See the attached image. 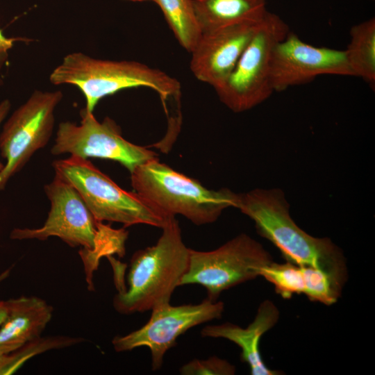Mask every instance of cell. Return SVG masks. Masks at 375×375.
Returning a JSON list of instances; mask_svg holds the SVG:
<instances>
[{"label":"cell","mask_w":375,"mask_h":375,"mask_svg":"<svg viewBox=\"0 0 375 375\" xmlns=\"http://www.w3.org/2000/svg\"><path fill=\"white\" fill-rule=\"evenodd\" d=\"M157 242L135 251L130 260L127 288L115 295V310L123 315L144 312L170 303L187 271L190 248L185 244L178 222L167 219Z\"/></svg>","instance_id":"7a4b0ae2"},{"label":"cell","mask_w":375,"mask_h":375,"mask_svg":"<svg viewBox=\"0 0 375 375\" xmlns=\"http://www.w3.org/2000/svg\"><path fill=\"white\" fill-rule=\"evenodd\" d=\"M353 76L361 78L370 86L375 85V19L353 25L350 42L344 50Z\"/></svg>","instance_id":"e0dca14e"},{"label":"cell","mask_w":375,"mask_h":375,"mask_svg":"<svg viewBox=\"0 0 375 375\" xmlns=\"http://www.w3.org/2000/svg\"><path fill=\"white\" fill-rule=\"evenodd\" d=\"M203 33L262 18L267 0H192Z\"/></svg>","instance_id":"2e32d148"},{"label":"cell","mask_w":375,"mask_h":375,"mask_svg":"<svg viewBox=\"0 0 375 375\" xmlns=\"http://www.w3.org/2000/svg\"><path fill=\"white\" fill-rule=\"evenodd\" d=\"M271 283L276 292L283 299H290L294 294H303V276L301 265L290 262L270 263L259 269V276Z\"/></svg>","instance_id":"44dd1931"},{"label":"cell","mask_w":375,"mask_h":375,"mask_svg":"<svg viewBox=\"0 0 375 375\" xmlns=\"http://www.w3.org/2000/svg\"><path fill=\"white\" fill-rule=\"evenodd\" d=\"M56 174L78 191L95 219L122 224L125 227L147 224L162 228L167 219L134 192L118 186L90 160L70 156L53 162Z\"/></svg>","instance_id":"5b68a950"},{"label":"cell","mask_w":375,"mask_h":375,"mask_svg":"<svg viewBox=\"0 0 375 375\" xmlns=\"http://www.w3.org/2000/svg\"><path fill=\"white\" fill-rule=\"evenodd\" d=\"M12 267H10L0 274V283L8 277Z\"/></svg>","instance_id":"484cf974"},{"label":"cell","mask_w":375,"mask_h":375,"mask_svg":"<svg viewBox=\"0 0 375 375\" xmlns=\"http://www.w3.org/2000/svg\"><path fill=\"white\" fill-rule=\"evenodd\" d=\"M279 318L276 306L265 300L259 306L253 321L246 328L226 322L208 325L201 331L203 337L226 339L241 349L240 358L249 367L252 375H278L282 373L269 369L264 362L260 351L262 336L275 326Z\"/></svg>","instance_id":"5bb4252c"},{"label":"cell","mask_w":375,"mask_h":375,"mask_svg":"<svg viewBox=\"0 0 375 375\" xmlns=\"http://www.w3.org/2000/svg\"><path fill=\"white\" fill-rule=\"evenodd\" d=\"M272 261L259 242L240 233L214 250L190 249L180 286L200 285L206 290L208 299L217 301L224 290L259 276V269Z\"/></svg>","instance_id":"52a82bcc"},{"label":"cell","mask_w":375,"mask_h":375,"mask_svg":"<svg viewBox=\"0 0 375 375\" xmlns=\"http://www.w3.org/2000/svg\"><path fill=\"white\" fill-rule=\"evenodd\" d=\"M8 312L6 301L0 300V326L5 320Z\"/></svg>","instance_id":"d4e9b609"},{"label":"cell","mask_w":375,"mask_h":375,"mask_svg":"<svg viewBox=\"0 0 375 375\" xmlns=\"http://www.w3.org/2000/svg\"><path fill=\"white\" fill-rule=\"evenodd\" d=\"M49 81L53 85L77 87L85 99V108L91 112L101 99L124 89L150 88L164 104L181 92L180 83L160 69L137 61L103 60L82 52L66 55L51 73Z\"/></svg>","instance_id":"277c9868"},{"label":"cell","mask_w":375,"mask_h":375,"mask_svg":"<svg viewBox=\"0 0 375 375\" xmlns=\"http://www.w3.org/2000/svg\"><path fill=\"white\" fill-rule=\"evenodd\" d=\"M5 354H0V364L3 361V357Z\"/></svg>","instance_id":"83f0119b"},{"label":"cell","mask_w":375,"mask_h":375,"mask_svg":"<svg viewBox=\"0 0 375 375\" xmlns=\"http://www.w3.org/2000/svg\"><path fill=\"white\" fill-rule=\"evenodd\" d=\"M6 301L8 312L0 326V354L10 353L40 338L53 312L52 306L35 296Z\"/></svg>","instance_id":"9a60e30c"},{"label":"cell","mask_w":375,"mask_h":375,"mask_svg":"<svg viewBox=\"0 0 375 375\" xmlns=\"http://www.w3.org/2000/svg\"><path fill=\"white\" fill-rule=\"evenodd\" d=\"M24 38H7L0 29V69L6 63L8 58V52L12 47L14 42Z\"/></svg>","instance_id":"603a6c76"},{"label":"cell","mask_w":375,"mask_h":375,"mask_svg":"<svg viewBox=\"0 0 375 375\" xmlns=\"http://www.w3.org/2000/svg\"><path fill=\"white\" fill-rule=\"evenodd\" d=\"M278 15L267 11L256 33L228 77L215 89L219 100L234 112L249 110L274 92L271 62L276 44L289 33Z\"/></svg>","instance_id":"8992f818"},{"label":"cell","mask_w":375,"mask_h":375,"mask_svg":"<svg viewBox=\"0 0 375 375\" xmlns=\"http://www.w3.org/2000/svg\"><path fill=\"white\" fill-rule=\"evenodd\" d=\"M44 191L51 208L43 226L15 228L10 238L45 240L53 236L70 247L82 246L85 251H94L101 237L102 223L95 219L78 191L58 174L44 186Z\"/></svg>","instance_id":"30bf717a"},{"label":"cell","mask_w":375,"mask_h":375,"mask_svg":"<svg viewBox=\"0 0 375 375\" xmlns=\"http://www.w3.org/2000/svg\"><path fill=\"white\" fill-rule=\"evenodd\" d=\"M62 98L60 90H36L5 123L0 134L1 156L6 159L0 171V190L48 144L55 125V110Z\"/></svg>","instance_id":"ba28073f"},{"label":"cell","mask_w":375,"mask_h":375,"mask_svg":"<svg viewBox=\"0 0 375 375\" xmlns=\"http://www.w3.org/2000/svg\"><path fill=\"white\" fill-rule=\"evenodd\" d=\"M85 341V339L83 338L65 335L40 337L10 353L5 354L3 361L0 364V375L15 373L28 360L36 355L52 349L76 345Z\"/></svg>","instance_id":"d6986e66"},{"label":"cell","mask_w":375,"mask_h":375,"mask_svg":"<svg viewBox=\"0 0 375 375\" xmlns=\"http://www.w3.org/2000/svg\"><path fill=\"white\" fill-rule=\"evenodd\" d=\"M80 115L79 124L69 121L60 123L51 149L53 155L69 153L85 159L111 160L130 173L145 162L157 158L154 151L124 139L120 127L110 117L99 122L85 108L81 110Z\"/></svg>","instance_id":"9c48e42d"},{"label":"cell","mask_w":375,"mask_h":375,"mask_svg":"<svg viewBox=\"0 0 375 375\" xmlns=\"http://www.w3.org/2000/svg\"><path fill=\"white\" fill-rule=\"evenodd\" d=\"M322 75L353 76L344 50L309 44L290 31L274 47L270 76L274 92Z\"/></svg>","instance_id":"7c38bea8"},{"label":"cell","mask_w":375,"mask_h":375,"mask_svg":"<svg viewBox=\"0 0 375 375\" xmlns=\"http://www.w3.org/2000/svg\"><path fill=\"white\" fill-rule=\"evenodd\" d=\"M131 181L135 192L165 219L180 215L203 225L217 221L225 209L235 208L238 193L228 188L210 190L158 158L135 167Z\"/></svg>","instance_id":"3957f363"},{"label":"cell","mask_w":375,"mask_h":375,"mask_svg":"<svg viewBox=\"0 0 375 375\" xmlns=\"http://www.w3.org/2000/svg\"><path fill=\"white\" fill-rule=\"evenodd\" d=\"M222 301L203 300L197 304H165L152 309L148 322L140 328L112 340L115 351H131L146 347L151 355L152 370L159 369L167 351L176 344L177 338L188 330L219 319L224 312Z\"/></svg>","instance_id":"8fae6325"},{"label":"cell","mask_w":375,"mask_h":375,"mask_svg":"<svg viewBox=\"0 0 375 375\" xmlns=\"http://www.w3.org/2000/svg\"><path fill=\"white\" fill-rule=\"evenodd\" d=\"M301 267L304 282L303 294L310 301L326 306L335 303L342 294L345 282L321 269L311 266Z\"/></svg>","instance_id":"ffe728a7"},{"label":"cell","mask_w":375,"mask_h":375,"mask_svg":"<svg viewBox=\"0 0 375 375\" xmlns=\"http://www.w3.org/2000/svg\"><path fill=\"white\" fill-rule=\"evenodd\" d=\"M126 1H139V2H141V1H153V0H126Z\"/></svg>","instance_id":"4316f807"},{"label":"cell","mask_w":375,"mask_h":375,"mask_svg":"<svg viewBox=\"0 0 375 375\" xmlns=\"http://www.w3.org/2000/svg\"><path fill=\"white\" fill-rule=\"evenodd\" d=\"M179 372L182 375H233L235 367L214 356L205 360L194 359L181 367Z\"/></svg>","instance_id":"7402d4cb"},{"label":"cell","mask_w":375,"mask_h":375,"mask_svg":"<svg viewBox=\"0 0 375 375\" xmlns=\"http://www.w3.org/2000/svg\"><path fill=\"white\" fill-rule=\"evenodd\" d=\"M235 208L254 222L258 233L276 246L287 262L321 269L346 283L343 251L330 238L313 237L296 224L282 190L238 193Z\"/></svg>","instance_id":"6da1fadb"},{"label":"cell","mask_w":375,"mask_h":375,"mask_svg":"<svg viewBox=\"0 0 375 375\" xmlns=\"http://www.w3.org/2000/svg\"><path fill=\"white\" fill-rule=\"evenodd\" d=\"M264 17L203 33L190 53V69L194 76L214 89L222 85L232 72Z\"/></svg>","instance_id":"4fadbf2b"},{"label":"cell","mask_w":375,"mask_h":375,"mask_svg":"<svg viewBox=\"0 0 375 375\" xmlns=\"http://www.w3.org/2000/svg\"><path fill=\"white\" fill-rule=\"evenodd\" d=\"M10 102L8 99H5L0 103V124L7 116L10 109ZM3 165L0 162V171L3 168Z\"/></svg>","instance_id":"cb8c5ba5"},{"label":"cell","mask_w":375,"mask_h":375,"mask_svg":"<svg viewBox=\"0 0 375 375\" xmlns=\"http://www.w3.org/2000/svg\"><path fill=\"white\" fill-rule=\"evenodd\" d=\"M153 2L162 10L181 46L191 53L202 35L192 0H153Z\"/></svg>","instance_id":"ac0fdd59"}]
</instances>
